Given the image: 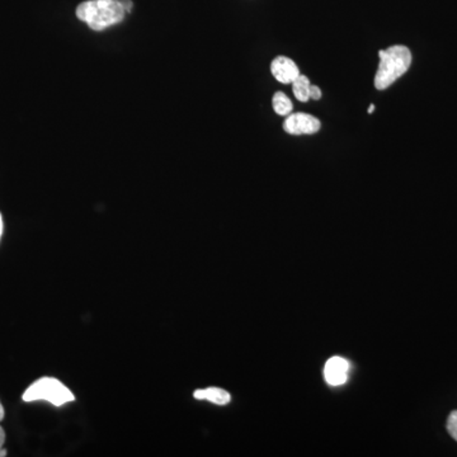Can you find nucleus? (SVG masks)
Instances as JSON below:
<instances>
[{"label":"nucleus","mask_w":457,"mask_h":457,"mask_svg":"<svg viewBox=\"0 0 457 457\" xmlns=\"http://www.w3.org/2000/svg\"><path fill=\"white\" fill-rule=\"evenodd\" d=\"M125 15L121 0H88L77 8V17L93 31H103L120 23Z\"/></svg>","instance_id":"nucleus-1"},{"label":"nucleus","mask_w":457,"mask_h":457,"mask_svg":"<svg viewBox=\"0 0 457 457\" xmlns=\"http://www.w3.org/2000/svg\"><path fill=\"white\" fill-rule=\"evenodd\" d=\"M379 56V69L373 83L378 91H385L409 70L412 64V54L407 46L395 45L387 50H380Z\"/></svg>","instance_id":"nucleus-2"},{"label":"nucleus","mask_w":457,"mask_h":457,"mask_svg":"<svg viewBox=\"0 0 457 457\" xmlns=\"http://www.w3.org/2000/svg\"><path fill=\"white\" fill-rule=\"evenodd\" d=\"M22 398L26 403L46 400L55 407H61L75 399L72 390L55 378H41L36 380L32 385L27 387Z\"/></svg>","instance_id":"nucleus-3"},{"label":"nucleus","mask_w":457,"mask_h":457,"mask_svg":"<svg viewBox=\"0 0 457 457\" xmlns=\"http://www.w3.org/2000/svg\"><path fill=\"white\" fill-rule=\"evenodd\" d=\"M282 127L290 135H313L320 130L322 123L313 114L297 112L286 116Z\"/></svg>","instance_id":"nucleus-4"},{"label":"nucleus","mask_w":457,"mask_h":457,"mask_svg":"<svg viewBox=\"0 0 457 457\" xmlns=\"http://www.w3.org/2000/svg\"><path fill=\"white\" fill-rule=\"evenodd\" d=\"M271 72L282 84H293V80L300 75V70L295 61L286 56L276 57L271 63Z\"/></svg>","instance_id":"nucleus-5"},{"label":"nucleus","mask_w":457,"mask_h":457,"mask_svg":"<svg viewBox=\"0 0 457 457\" xmlns=\"http://www.w3.org/2000/svg\"><path fill=\"white\" fill-rule=\"evenodd\" d=\"M348 370L350 366L348 362L342 357L329 358L328 362L324 367V378L327 380L329 385H343L348 379Z\"/></svg>","instance_id":"nucleus-6"},{"label":"nucleus","mask_w":457,"mask_h":457,"mask_svg":"<svg viewBox=\"0 0 457 457\" xmlns=\"http://www.w3.org/2000/svg\"><path fill=\"white\" fill-rule=\"evenodd\" d=\"M193 396L197 400H208L210 403H214L216 405H226L231 400L230 394L220 387L199 389L193 393Z\"/></svg>","instance_id":"nucleus-7"},{"label":"nucleus","mask_w":457,"mask_h":457,"mask_svg":"<svg viewBox=\"0 0 457 457\" xmlns=\"http://www.w3.org/2000/svg\"><path fill=\"white\" fill-rule=\"evenodd\" d=\"M310 80L305 75H299L297 78L293 82V92L296 97V100L307 103L310 100Z\"/></svg>","instance_id":"nucleus-8"},{"label":"nucleus","mask_w":457,"mask_h":457,"mask_svg":"<svg viewBox=\"0 0 457 457\" xmlns=\"http://www.w3.org/2000/svg\"><path fill=\"white\" fill-rule=\"evenodd\" d=\"M272 107L279 116H288L293 112V104L284 92H277L272 98Z\"/></svg>","instance_id":"nucleus-9"},{"label":"nucleus","mask_w":457,"mask_h":457,"mask_svg":"<svg viewBox=\"0 0 457 457\" xmlns=\"http://www.w3.org/2000/svg\"><path fill=\"white\" fill-rule=\"evenodd\" d=\"M447 431L450 433V436L457 441V410H454L447 419Z\"/></svg>","instance_id":"nucleus-10"},{"label":"nucleus","mask_w":457,"mask_h":457,"mask_svg":"<svg viewBox=\"0 0 457 457\" xmlns=\"http://www.w3.org/2000/svg\"><path fill=\"white\" fill-rule=\"evenodd\" d=\"M310 98L314 100H319L322 98V91L318 86H310Z\"/></svg>","instance_id":"nucleus-11"},{"label":"nucleus","mask_w":457,"mask_h":457,"mask_svg":"<svg viewBox=\"0 0 457 457\" xmlns=\"http://www.w3.org/2000/svg\"><path fill=\"white\" fill-rule=\"evenodd\" d=\"M4 442H6V432H4V429H3V427L0 426V450L3 449V446H4Z\"/></svg>","instance_id":"nucleus-12"},{"label":"nucleus","mask_w":457,"mask_h":457,"mask_svg":"<svg viewBox=\"0 0 457 457\" xmlns=\"http://www.w3.org/2000/svg\"><path fill=\"white\" fill-rule=\"evenodd\" d=\"M121 1L125 10H126V13L132 9V1H130V0H121Z\"/></svg>","instance_id":"nucleus-13"},{"label":"nucleus","mask_w":457,"mask_h":457,"mask_svg":"<svg viewBox=\"0 0 457 457\" xmlns=\"http://www.w3.org/2000/svg\"><path fill=\"white\" fill-rule=\"evenodd\" d=\"M4 417H6V410H4V407H3V404L0 403V421L4 419Z\"/></svg>","instance_id":"nucleus-14"},{"label":"nucleus","mask_w":457,"mask_h":457,"mask_svg":"<svg viewBox=\"0 0 457 457\" xmlns=\"http://www.w3.org/2000/svg\"><path fill=\"white\" fill-rule=\"evenodd\" d=\"M3 228H4V225H3V217H1V214H0V239H1V235H3Z\"/></svg>","instance_id":"nucleus-15"},{"label":"nucleus","mask_w":457,"mask_h":457,"mask_svg":"<svg viewBox=\"0 0 457 457\" xmlns=\"http://www.w3.org/2000/svg\"><path fill=\"white\" fill-rule=\"evenodd\" d=\"M7 455V450H4V449H1V450H0V457H6Z\"/></svg>","instance_id":"nucleus-16"},{"label":"nucleus","mask_w":457,"mask_h":457,"mask_svg":"<svg viewBox=\"0 0 457 457\" xmlns=\"http://www.w3.org/2000/svg\"><path fill=\"white\" fill-rule=\"evenodd\" d=\"M373 111H375V104H371V106H370V108H369V114H372Z\"/></svg>","instance_id":"nucleus-17"}]
</instances>
